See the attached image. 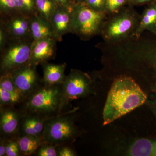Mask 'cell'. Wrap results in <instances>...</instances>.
I'll use <instances>...</instances> for the list:
<instances>
[{
	"instance_id": "21",
	"label": "cell",
	"mask_w": 156,
	"mask_h": 156,
	"mask_svg": "<svg viewBox=\"0 0 156 156\" xmlns=\"http://www.w3.org/2000/svg\"><path fill=\"white\" fill-rule=\"evenodd\" d=\"M0 87L8 92L21 96V93L14 84L10 73L4 74L1 78Z\"/></svg>"
},
{
	"instance_id": "33",
	"label": "cell",
	"mask_w": 156,
	"mask_h": 156,
	"mask_svg": "<svg viewBox=\"0 0 156 156\" xmlns=\"http://www.w3.org/2000/svg\"><path fill=\"white\" fill-rule=\"evenodd\" d=\"M6 154V146L1 144L0 146V156H3Z\"/></svg>"
},
{
	"instance_id": "30",
	"label": "cell",
	"mask_w": 156,
	"mask_h": 156,
	"mask_svg": "<svg viewBox=\"0 0 156 156\" xmlns=\"http://www.w3.org/2000/svg\"><path fill=\"white\" fill-rule=\"evenodd\" d=\"M23 131L26 135L37 136L38 134L37 132L27 119L24 121L23 125Z\"/></svg>"
},
{
	"instance_id": "25",
	"label": "cell",
	"mask_w": 156,
	"mask_h": 156,
	"mask_svg": "<svg viewBox=\"0 0 156 156\" xmlns=\"http://www.w3.org/2000/svg\"><path fill=\"white\" fill-rule=\"evenodd\" d=\"M20 150L18 143L11 142L6 146V154L8 156H17L18 155Z\"/></svg>"
},
{
	"instance_id": "4",
	"label": "cell",
	"mask_w": 156,
	"mask_h": 156,
	"mask_svg": "<svg viewBox=\"0 0 156 156\" xmlns=\"http://www.w3.org/2000/svg\"><path fill=\"white\" fill-rule=\"evenodd\" d=\"M2 53L1 70L11 73L30 61L33 40H11Z\"/></svg>"
},
{
	"instance_id": "36",
	"label": "cell",
	"mask_w": 156,
	"mask_h": 156,
	"mask_svg": "<svg viewBox=\"0 0 156 156\" xmlns=\"http://www.w3.org/2000/svg\"><path fill=\"white\" fill-rule=\"evenodd\" d=\"M129 1H130V0H129ZM129 3H130V2H129Z\"/></svg>"
},
{
	"instance_id": "31",
	"label": "cell",
	"mask_w": 156,
	"mask_h": 156,
	"mask_svg": "<svg viewBox=\"0 0 156 156\" xmlns=\"http://www.w3.org/2000/svg\"><path fill=\"white\" fill-rule=\"evenodd\" d=\"M156 0H130L129 5L132 6L143 5L155 2Z\"/></svg>"
},
{
	"instance_id": "22",
	"label": "cell",
	"mask_w": 156,
	"mask_h": 156,
	"mask_svg": "<svg viewBox=\"0 0 156 156\" xmlns=\"http://www.w3.org/2000/svg\"><path fill=\"white\" fill-rule=\"evenodd\" d=\"M0 11L2 18L17 14L15 0H0Z\"/></svg>"
},
{
	"instance_id": "32",
	"label": "cell",
	"mask_w": 156,
	"mask_h": 156,
	"mask_svg": "<svg viewBox=\"0 0 156 156\" xmlns=\"http://www.w3.org/2000/svg\"><path fill=\"white\" fill-rule=\"evenodd\" d=\"M75 155L73 151L70 148L68 147H64L61 149L58 152V156H74Z\"/></svg>"
},
{
	"instance_id": "9",
	"label": "cell",
	"mask_w": 156,
	"mask_h": 156,
	"mask_svg": "<svg viewBox=\"0 0 156 156\" xmlns=\"http://www.w3.org/2000/svg\"><path fill=\"white\" fill-rule=\"evenodd\" d=\"M35 66L29 62L10 73L14 84L22 95L30 92L36 85L38 77Z\"/></svg>"
},
{
	"instance_id": "26",
	"label": "cell",
	"mask_w": 156,
	"mask_h": 156,
	"mask_svg": "<svg viewBox=\"0 0 156 156\" xmlns=\"http://www.w3.org/2000/svg\"><path fill=\"white\" fill-rule=\"evenodd\" d=\"M37 155L39 156H56L57 153L55 148L53 146H45L39 150Z\"/></svg>"
},
{
	"instance_id": "23",
	"label": "cell",
	"mask_w": 156,
	"mask_h": 156,
	"mask_svg": "<svg viewBox=\"0 0 156 156\" xmlns=\"http://www.w3.org/2000/svg\"><path fill=\"white\" fill-rule=\"evenodd\" d=\"M20 95L13 94L0 87V101L2 104L16 103L20 99Z\"/></svg>"
},
{
	"instance_id": "16",
	"label": "cell",
	"mask_w": 156,
	"mask_h": 156,
	"mask_svg": "<svg viewBox=\"0 0 156 156\" xmlns=\"http://www.w3.org/2000/svg\"><path fill=\"white\" fill-rule=\"evenodd\" d=\"M18 124V116L13 111H6L1 116V130L5 134H9L14 133L17 129Z\"/></svg>"
},
{
	"instance_id": "35",
	"label": "cell",
	"mask_w": 156,
	"mask_h": 156,
	"mask_svg": "<svg viewBox=\"0 0 156 156\" xmlns=\"http://www.w3.org/2000/svg\"><path fill=\"white\" fill-rule=\"evenodd\" d=\"M76 3H80L83 2L85 0H76Z\"/></svg>"
},
{
	"instance_id": "3",
	"label": "cell",
	"mask_w": 156,
	"mask_h": 156,
	"mask_svg": "<svg viewBox=\"0 0 156 156\" xmlns=\"http://www.w3.org/2000/svg\"><path fill=\"white\" fill-rule=\"evenodd\" d=\"M108 15L92 10L83 3H76L72 11V33L89 40L101 33Z\"/></svg>"
},
{
	"instance_id": "24",
	"label": "cell",
	"mask_w": 156,
	"mask_h": 156,
	"mask_svg": "<svg viewBox=\"0 0 156 156\" xmlns=\"http://www.w3.org/2000/svg\"><path fill=\"white\" fill-rule=\"evenodd\" d=\"M83 3L94 11L105 13L106 0H85Z\"/></svg>"
},
{
	"instance_id": "34",
	"label": "cell",
	"mask_w": 156,
	"mask_h": 156,
	"mask_svg": "<svg viewBox=\"0 0 156 156\" xmlns=\"http://www.w3.org/2000/svg\"><path fill=\"white\" fill-rule=\"evenodd\" d=\"M153 156H156V141L154 143Z\"/></svg>"
},
{
	"instance_id": "17",
	"label": "cell",
	"mask_w": 156,
	"mask_h": 156,
	"mask_svg": "<svg viewBox=\"0 0 156 156\" xmlns=\"http://www.w3.org/2000/svg\"><path fill=\"white\" fill-rule=\"evenodd\" d=\"M37 13L50 23L58 7L53 0H35Z\"/></svg>"
},
{
	"instance_id": "12",
	"label": "cell",
	"mask_w": 156,
	"mask_h": 156,
	"mask_svg": "<svg viewBox=\"0 0 156 156\" xmlns=\"http://www.w3.org/2000/svg\"><path fill=\"white\" fill-rule=\"evenodd\" d=\"M145 31L156 35V1L148 4L144 10L134 32V37L139 38Z\"/></svg>"
},
{
	"instance_id": "10",
	"label": "cell",
	"mask_w": 156,
	"mask_h": 156,
	"mask_svg": "<svg viewBox=\"0 0 156 156\" xmlns=\"http://www.w3.org/2000/svg\"><path fill=\"white\" fill-rule=\"evenodd\" d=\"M56 41L51 37L33 41L29 63L36 66L53 58L56 52Z\"/></svg>"
},
{
	"instance_id": "20",
	"label": "cell",
	"mask_w": 156,
	"mask_h": 156,
	"mask_svg": "<svg viewBox=\"0 0 156 156\" xmlns=\"http://www.w3.org/2000/svg\"><path fill=\"white\" fill-rule=\"evenodd\" d=\"M129 0H106L105 13L108 16L117 14L123 8L129 5Z\"/></svg>"
},
{
	"instance_id": "29",
	"label": "cell",
	"mask_w": 156,
	"mask_h": 156,
	"mask_svg": "<svg viewBox=\"0 0 156 156\" xmlns=\"http://www.w3.org/2000/svg\"><path fill=\"white\" fill-rule=\"evenodd\" d=\"M9 40V37L8 36L5 30L4 27L1 24L0 27V49L2 52L5 48L6 45L8 43Z\"/></svg>"
},
{
	"instance_id": "15",
	"label": "cell",
	"mask_w": 156,
	"mask_h": 156,
	"mask_svg": "<svg viewBox=\"0 0 156 156\" xmlns=\"http://www.w3.org/2000/svg\"><path fill=\"white\" fill-rule=\"evenodd\" d=\"M154 143L141 138L136 140L128 149V154L133 156H153Z\"/></svg>"
},
{
	"instance_id": "5",
	"label": "cell",
	"mask_w": 156,
	"mask_h": 156,
	"mask_svg": "<svg viewBox=\"0 0 156 156\" xmlns=\"http://www.w3.org/2000/svg\"><path fill=\"white\" fill-rule=\"evenodd\" d=\"M62 91L53 86L40 89L30 98L28 108L33 112L48 113L54 111L61 102Z\"/></svg>"
},
{
	"instance_id": "8",
	"label": "cell",
	"mask_w": 156,
	"mask_h": 156,
	"mask_svg": "<svg viewBox=\"0 0 156 156\" xmlns=\"http://www.w3.org/2000/svg\"><path fill=\"white\" fill-rule=\"evenodd\" d=\"M4 18H6V20L2 19L1 24L4 27L10 40H33L30 17L16 14Z\"/></svg>"
},
{
	"instance_id": "19",
	"label": "cell",
	"mask_w": 156,
	"mask_h": 156,
	"mask_svg": "<svg viewBox=\"0 0 156 156\" xmlns=\"http://www.w3.org/2000/svg\"><path fill=\"white\" fill-rule=\"evenodd\" d=\"M17 14L28 17L37 14L35 0H15Z\"/></svg>"
},
{
	"instance_id": "7",
	"label": "cell",
	"mask_w": 156,
	"mask_h": 156,
	"mask_svg": "<svg viewBox=\"0 0 156 156\" xmlns=\"http://www.w3.org/2000/svg\"><path fill=\"white\" fill-rule=\"evenodd\" d=\"M91 83V79L87 74L72 70L65 79L62 93L67 100L77 99L89 93Z\"/></svg>"
},
{
	"instance_id": "27",
	"label": "cell",
	"mask_w": 156,
	"mask_h": 156,
	"mask_svg": "<svg viewBox=\"0 0 156 156\" xmlns=\"http://www.w3.org/2000/svg\"><path fill=\"white\" fill-rule=\"evenodd\" d=\"M57 7L63 8L72 11L75 5L76 0H53Z\"/></svg>"
},
{
	"instance_id": "14",
	"label": "cell",
	"mask_w": 156,
	"mask_h": 156,
	"mask_svg": "<svg viewBox=\"0 0 156 156\" xmlns=\"http://www.w3.org/2000/svg\"><path fill=\"white\" fill-rule=\"evenodd\" d=\"M66 64H46L44 69V80L48 86L63 83L65 79Z\"/></svg>"
},
{
	"instance_id": "28",
	"label": "cell",
	"mask_w": 156,
	"mask_h": 156,
	"mask_svg": "<svg viewBox=\"0 0 156 156\" xmlns=\"http://www.w3.org/2000/svg\"><path fill=\"white\" fill-rule=\"evenodd\" d=\"M29 123H30L35 131L37 132L38 135L41 133L44 129V125L41 120L37 118H29L27 119Z\"/></svg>"
},
{
	"instance_id": "11",
	"label": "cell",
	"mask_w": 156,
	"mask_h": 156,
	"mask_svg": "<svg viewBox=\"0 0 156 156\" xmlns=\"http://www.w3.org/2000/svg\"><path fill=\"white\" fill-rule=\"evenodd\" d=\"M72 11L58 7L52 17L50 23L53 28L54 38L61 41L62 37L71 33Z\"/></svg>"
},
{
	"instance_id": "13",
	"label": "cell",
	"mask_w": 156,
	"mask_h": 156,
	"mask_svg": "<svg viewBox=\"0 0 156 156\" xmlns=\"http://www.w3.org/2000/svg\"><path fill=\"white\" fill-rule=\"evenodd\" d=\"M31 35L34 41L47 38H54L51 23L40 16L37 13L30 18Z\"/></svg>"
},
{
	"instance_id": "2",
	"label": "cell",
	"mask_w": 156,
	"mask_h": 156,
	"mask_svg": "<svg viewBox=\"0 0 156 156\" xmlns=\"http://www.w3.org/2000/svg\"><path fill=\"white\" fill-rule=\"evenodd\" d=\"M133 7L130 5L126 6L106 19L100 33L105 42L114 44L134 37L140 16Z\"/></svg>"
},
{
	"instance_id": "1",
	"label": "cell",
	"mask_w": 156,
	"mask_h": 156,
	"mask_svg": "<svg viewBox=\"0 0 156 156\" xmlns=\"http://www.w3.org/2000/svg\"><path fill=\"white\" fill-rule=\"evenodd\" d=\"M146 100V95L132 78L126 76L118 78L112 85L104 108L103 125L141 106Z\"/></svg>"
},
{
	"instance_id": "18",
	"label": "cell",
	"mask_w": 156,
	"mask_h": 156,
	"mask_svg": "<svg viewBox=\"0 0 156 156\" xmlns=\"http://www.w3.org/2000/svg\"><path fill=\"white\" fill-rule=\"evenodd\" d=\"M20 150L25 154H31L35 151L40 144L37 136L26 135L20 139Z\"/></svg>"
},
{
	"instance_id": "6",
	"label": "cell",
	"mask_w": 156,
	"mask_h": 156,
	"mask_svg": "<svg viewBox=\"0 0 156 156\" xmlns=\"http://www.w3.org/2000/svg\"><path fill=\"white\" fill-rule=\"evenodd\" d=\"M74 126L67 117H61L51 120L45 126L44 136L47 142L62 144L67 142L73 137Z\"/></svg>"
}]
</instances>
